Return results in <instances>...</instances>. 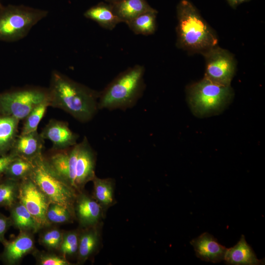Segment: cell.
I'll use <instances>...</instances> for the list:
<instances>
[{
	"instance_id": "cell-25",
	"label": "cell",
	"mask_w": 265,
	"mask_h": 265,
	"mask_svg": "<svg viewBox=\"0 0 265 265\" xmlns=\"http://www.w3.org/2000/svg\"><path fill=\"white\" fill-rule=\"evenodd\" d=\"M20 181L7 178L0 182V207L9 209L18 201Z\"/></svg>"
},
{
	"instance_id": "cell-15",
	"label": "cell",
	"mask_w": 265,
	"mask_h": 265,
	"mask_svg": "<svg viewBox=\"0 0 265 265\" xmlns=\"http://www.w3.org/2000/svg\"><path fill=\"white\" fill-rule=\"evenodd\" d=\"M44 139L37 131L17 136L12 152L17 156L32 161L42 155Z\"/></svg>"
},
{
	"instance_id": "cell-16",
	"label": "cell",
	"mask_w": 265,
	"mask_h": 265,
	"mask_svg": "<svg viewBox=\"0 0 265 265\" xmlns=\"http://www.w3.org/2000/svg\"><path fill=\"white\" fill-rule=\"evenodd\" d=\"M224 260L226 264L232 265H259L265 263L264 259L257 258L244 235H241L235 245L227 248Z\"/></svg>"
},
{
	"instance_id": "cell-22",
	"label": "cell",
	"mask_w": 265,
	"mask_h": 265,
	"mask_svg": "<svg viewBox=\"0 0 265 265\" xmlns=\"http://www.w3.org/2000/svg\"><path fill=\"white\" fill-rule=\"evenodd\" d=\"M19 120L9 116H0V156L11 149L17 136Z\"/></svg>"
},
{
	"instance_id": "cell-4",
	"label": "cell",
	"mask_w": 265,
	"mask_h": 265,
	"mask_svg": "<svg viewBox=\"0 0 265 265\" xmlns=\"http://www.w3.org/2000/svg\"><path fill=\"white\" fill-rule=\"evenodd\" d=\"M48 11L24 5L0 3V41L12 42L25 37Z\"/></svg>"
},
{
	"instance_id": "cell-2",
	"label": "cell",
	"mask_w": 265,
	"mask_h": 265,
	"mask_svg": "<svg viewBox=\"0 0 265 265\" xmlns=\"http://www.w3.org/2000/svg\"><path fill=\"white\" fill-rule=\"evenodd\" d=\"M177 15L178 46L203 53L217 46L218 40L215 34L190 1L182 0L178 3Z\"/></svg>"
},
{
	"instance_id": "cell-36",
	"label": "cell",
	"mask_w": 265,
	"mask_h": 265,
	"mask_svg": "<svg viewBox=\"0 0 265 265\" xmlns=\"http://www.w3.org/2000/svg\"><path fill=\"white\" fill-rule=\"evenodd\" d=\"M1 181V180L0 178V183Z\"/></svg>"
},
{
	"instance_id": "cell-7",
	"label": "cell",
	"mask_w": 265,
	"mask_h": 265,
	"mask_svg": "<svg viewBox=\"0 0 265 265\" xmlns=\"http://www.w3.org/2000/svg\"><path fill=\"white\" fill-rule=\"evenodd\" d=\"M49 99L48 89L26 87L0 94V112L19 120L25 119L37 105Z\"/></svg>"
},
{
	"instance_id": "cell-28",
	"label": "cell",
	"mask_w": 265,
	"mask_h": 265,
	"mask_svg": "<svg viewBox=\"0 0 265 265\" xmlns=\"http://www.w3.org/2000/svg\"><path fill=\"white\" fill-rule=\"evenodd\" d=\"M79 240V231L73 230L63 232L62 240L58 251L65 257L77 255Z\"/></svg>"
},
{
	"instance_id": "cell-12",
	"label": "cell",
	"mask_w": 265,
	"mask_h": 265,
	"mask_svg": "<svg viewBox=\"0 0 265 265\" xmlns=\"http://www.w3.org/2000/svg\"><path fill=\"white\" fill-rule=\"evenodd\" d=\"M74 210L75 218L82 228L100 223L104 214L101 206L94 198L82 191L77 194Z\"/></svg>"
},
{
	"instance_id": "cell-18",
	"label": "cell",
	"mask_w": 265,
	"mask_h": 265,
	"mask_svg": "<svg viewBox=\"0 0 265 265\" xmlns=\"http://www.w3.org/2000/svg\"><path fill=\"white\" fill-rule=\"evenodd\" d=\"M84 16L95 21L101 26L109 30L113 29L117 24L122 23L110 3L100 2L87 9Z\"/></svg>"
},
{
	"instance_id": "cell-37",
	"label": "cell",
	"mask_w": 265,
	"mask_h": 265,
	"mask_svg": "<svg viewBox=\"0 0 265 265\" xmlns=\"http://www.w3.org/2000/svg\"></svg>"
},
{
	"instance_id": "cell-31",
	"label": "cell",
	"mask_w": 265,
	"mask_h": 265,
	"mask_svg": "<svg viewBox=\"0 0 265 265\" xmlns=\"http://www.w3.org/2000/svg\"><path fill=\"white\" fill-rule=\"evenodd\" d=\"M12 226L9 217H7L0 212V242L3 243L6 240L5 234Z\"/></svg>"
},
{
	"instance_id": "cell-26",
	"label": "cell",
	"mask_w": 265,
	"mask_h": 265,
	"mask_svg": "<svg viewBox=\"0 0 265 265\" xmlns=\"http://www.w3.org/2000/svg\"><path fill=\"white\" fill-rule=\"evenodd\" d=\"M50 106L49 99L35 106L25 118V121L21 134L29 133L37 131L39 124L43 118L48 107Z\"/></svg>"
},
{
	"instance_id": "cell-8",
	"label": "cell",
	"mask_w": 265,
	"mask_h": 265,
	"mask_svg": "<svg viewBox=\"0 0 265 265\" xmlns=\"http://www.w3.org/2000/svg\"><path fill=\"white\" fill-rule=\"evenodd\" d=\"M203 54L206 59L205 78L225 86H230L236 69L235 61L232 54L216 46Z\"/></svg>"
},
{
	"instance_id": "cell-17",
	"label": "cell",
	"mask_w": 265,
	"mask_h": 265,
	"mask_svg": "<svg viewBox=\"0 0 265 265\" xmlns=\"http://www.w3.org/2000/svg\"><path fill=\"white\" fill-rule=\"evenodd\" d=\"M83 228L79 231L77 252L78 263L81 264L92 257L97 251L101 239L99 224Z\"/></svg>"
},
{
	"instance_id": "cell-13",
	"label": "cell",
	"mask_w": 265,
	"mask_h": 265,
	"mask_svg": "<svg viewBox=\"0 0 265 265\" xmlns=\"http://www.w3.org/2000/svg\"><path fill=\"white\" fill-rule=\"evenodd\" d=\"M43 138L50 140L53 150H61L77 143L79 135L72 132L67 122L51 119L40 133Z\"/></svg>"
},
{
	"instance_id": "cell-5",
	"label": "cell",
	"mask_w": 265,
	"mask_h": 265,
	"mask_svg": "<svg viewBox=\"0 0 265 265\" xmlns=\"http://www.w3.org/2000/svg\"><path fill=\"white\" fill-rule=\"evenodd\" d=\"M233 96L231 86L214 83L206 78L190 86L187 98L194 114L205 116L220 112Z\"/></svg>"
},
{
	"instance_id": "cell-10",
	"label": "cell",
	"mask_w": 265,
	"mask_h": 265,
	"mask_svg": "<svg viewBox=\"0 0 265 265\" xmlns=\"http://www.w3.org/2000/svg\"><path fill=\"white\" fill-rule=\"evenodd\" d=\"M75 184L77 192L82 191L85 185L95 176L96 155L86 137L78 143Z\"/></svg>"
},
{
	"instance_id": "cell-30",
	"label": "cell",
	"mask_w": 265,
	"mask_h": 265,
	"mask_svg": "<svg viewBox=\"0 0 265 265\" xmlns=\"http://www.w3.org/2000/svg\"><path fill=\"white\" fill-rule=\"evenodd\" d=\"M37 264L40 265H70L71 264L62 255L54 253L35 252Z\"/></svg>"
},
{
	"instance_id": "cell-24",
	"label": "cell",
	"mask_w": 265,
	"mask_h": 265,
	"mask_svg": "<svg viewBox=\"0 0 265 265\" xmlns=\"http://www.w3.org/2000/svg\"><path fill=\"white\" fill-rule=\"evenodd\" d=\"M33 168L32 161L18 156L9 164L4 174L7 178L20 181L29 177Z\"/></svg>"
},
{
	"instance_id": "cell-1",
	"label": "cell",
	"mask_w": 265,
	"mask_h": 265,
	"mask_svg": "<svg viewBox=\"0 0 265 265\" xmlns=\"http://www.w3.org/2000/svg\"><path fill=\"white\" fill-rule=\"evenodd\" d=\"M50 106L60 108L81 122L90 121L97 113L100 92L54 70L48 88Z\"/></svg>"
},
{
	"instance_id": "cell-19",
	"label": "cell",
	"mask_w": 265,
	"mask_h": 265,
	"mask_svg": "<svg viewBox=\"0 0 265 265\" xmlns=\"http://www.w3.org/2000/svg\"><path fill=\"white\" fill-rule=\"evenodd\" d=\"M109 3L121 22L126 24L140 14L154 9L146 0H121Z\"/></svg>"
},
{
	"instance_id": "cell-9",
	"label": "cell",
	"mask_w": 265,
	"mask_h": 265,
	"mask_svg": "<svg viewBox=\"0 0 265 265\" xmlns=\"http://www.w3.org/2000/svg\"><path fill=\"white\" fill-rule=\"evenodd\" d=\"M18 201L26 207L40 229L50 225L47 218L50 202L29 177L20 181Z\"/></svg>"
},
{
	"instance_id": "cell-35",
	"label": "cell",
	"mask_w": 265,
	"mask_h": 265,
	"mask_svg": "<svg viewBox=\"0 0 265 265\" xmlns=\"http://www.w3.org/2000/svg\"><path fill=\"white\" fill-rule=\"evenodd\" d=\"M247 0H238V4H240V3H242V2L246 1Z\"/></svg>"
},
{
	"instance_id": "cell-11",
	"label": "cell",
	"mask_w": 265,
	"mask_h": 265,
	"mask_svg": "<svg viewBox=\"0 0 265 265\" xmlns=\"http://www.w3.org/2000/svg\"><path fill=\"white\" fill-rule=\"evenodd\" d=\"M33 234L29 232L20 231L13 239L5 240L2 243L4 248L0 255L2 261L6 265H17L25 256L33 252L35 242Z\"/></svg>"
},
{
	"instance_id": "cell-29",
	"label": "cell",
	"mask_w": 265,
	"mask_h": 265,
	"mask_svg": "<svg viewBox=\"0 0 265 265\" xmlns=\"http://www.w3.org/2000/svg\"><path fill=\"white\" fill-rule=\"evenodd\" d=\"M63 232L52 228L44 232L40 237V243L50 250H58L61 244Z\"/></svg>"
},
{
	"instance_id": "cell-27",
	"label": "cell",
	"mask_w": 265,
	"mask_h": 265,
	"mask_svg": "<svg viewBox=\"0 0 265 265\" xmlns=\"http://www.w3.org/2000/svg\"><path fill=\"white\" fill-rule=\"evenodd\" d=\"M47 218L50 224H64L71 222L75 216L73 211L59 204L50 203Z\"/></svg>"
},
{
	"instance_id": "cell-23",
	"label": "cell",
	"mask_w": 265,
	"mask_h": 265,
	"mask_svg": "<svg viewBox=\"0 0 265 265\" xmlns=\"http://www.w3.org/2000/svg\"><path fill=\"white\" fill-rule=\"evenodd\" d=\"M157 14V10L153 9L140 14L126 24L136 34H152L156 28Z\"/></svg>"
},
{
	"instance_id": "cell-33",
	"label": "cell",
	"mask_w": 265,
	"mask_h": 265,
	"mask_svg": "<svg viewBox=\"0 0 265 265\" xmlns=\"http://www.w3.org/2000/svg\"><path fill=\"white\" fill-rule=\"evenodd\" d=\"M229 4L232 6H235L238 4V0H227Z\"/></svg>"
},
{
	"instance_id": "cell-14",
	"label": "cell",
	"mask_w": 265,
	"mask_h": 265,
	"mask_svg": "<svg viewBox=\"0 0 265 265\" xmlns=\"http://www.w3.org/2000/svg\"><path fill=\"white\" fill-rule=\"evenodd\" d=\"M190 243L193 247L196 256L202 261L218 263L224 259L227 248L207 232L193 238Z\"/></svg>"
},
{
	"instance_id": "cell-6",
	"label": "cell",
	"mask_w": 265,
	"mask_h": 265,
	"mask_svg": "<svg viewBox=\"0 0 265 265\" xmlns=\"http://www.w3.org/2000/svg\"><path fill=\"white\" fill-rule=\"evenodd\" d=\"M32 161L33 168L29 177L50 203L63 206L74 212V205L78 192L50 168L42 155Z\"/></svg>"
},
{
	"instance_id": "cell-3",
	"label": "cell",
	"mask_w": 265,
	"mask_h": 265,
	"mask_svg": "<svg viewBox=\"0 0 265 265\" xmlns=\"http://www.w3.org/2000/svg\"><path fill=\"white\" fill-rule=\"evenodd\" d=\"M144 67L135 65L119 74L101 92L99 109H126L132 107L144 89Z\"/></svg>"
},
{
	"instance_id": "cell-20",
	"label": "cell",
	"mask_w": 265,
	"mask_h": 265,
	"mask_svg": "<svg viewBox=\"0 0 265 265\" xmlns=\"http://www.w3.org/2000/svg\"><path fill=\"white\" fill-rule=\"evenodd\" d=\"M11 224L20 231L37 232L40 228L26 207L19 201L9 208Z\"/></svg>"
},
{
	"instance_id": "cell-32",
	"label": "cell",
	"mask_w": 265,
	"mask_h": 265,
	"mask_svg": "<svg viewBox=\"0 0 265 265\" xmlns=\"http://www.w3.org/2000/svg\"><path fill=\"white\" fill-rule=\"evenodd\" d=\"M17 157L18 156L12 152L0 156V175L4 173L9 164Z\"/></svg>"
},
{
	"instance_id": "cell-34",
	"label": "cell",
	"mask_w": 265,
	"mask_h": 265,
	"mask_svg": "<svg viewBox=\"0 0 265 265\" xmlns=\"http://www.w3.org/2000/svg\"><path fill=\"white\" fill-rule=\"evenodd\" d=\"M106 0L107 2H109V3H114L121 0Z\"/></svg>"
},
{
	"instance_id": "cell-21",
	"label": "cell",
	"mask_w": 265,
	"mask_h": 265,
	"mask_svg": "<svg viewBox=\"0 0 265 265\" xmlns=\"http://www.w3.org/2000/svg\"><path fill=\"white\" fill-rule=\"evenodd\" d=\"M93 197L101 206L104 213L115 202L114 183L112 179H101L96 175L93 179Z\"/></svg>"
}]
</instances>
